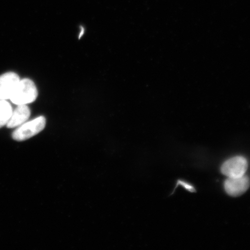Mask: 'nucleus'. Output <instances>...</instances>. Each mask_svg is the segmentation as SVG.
I'll use <instances>...</instances> for the list:
<instances>
[{
  "instance_id": "nucleus-1",
  "label": "nucleus",
  "mask_w": 250,
  "mask_h": 250,
  "mask_svg": "<svg viewBox=\"0 0 250 250\" xmlns=\"http://www.w3.org/2000/svg\"><path fill=\"white\" fill-rule=\"evenodd\" d=\"M38 90L33 81L28 78L20 80L11 96V101L16 105H27L36 101Z\"/></svg>"
},
{
  "instance_id": "nucleus-2",
  "label": "nucleus",
  "mask_w": 250,
  "mask_h": 250,
  "mask_svg": "<svg viewBox=\"0 0 250 250\" xmlns=\"http://www.w3.org/2000/svg\"><path fill=\"white\" fill-rule=\"evenodd\" d=\"M45 125L46 119L42 116L26 122L14 131L12 133V138L18 142L29 139L42 132Z\"/></svg>"
},
{
  "instance_id": "nucleus-3",
  "label": "nucleus",
  "mask_w": 250,
  "mask_h": 250,
  "mask_svg": "<svg viewBox=\"0 0 250 250\" xmlns=\"http://www.w3.org/2000/svg\"><path fill=\"white\" fill-rule=\"evenodd\" d=\"M248 167V161L245 158L235 156L225 162L222 166L221 172L228 178L239 177L245 176Z\"/></svg>"
},
{
  "instance_id": "nucleus-4",
  "label": "nucleus",
  "mask_w": 250,
  "mask_h": 250,
  "mask_svg": "<svg viewBox=\"0 0 250 250\" xmlns=\"http://www.w3.org/2000/svg\"><path fill=\"white\" fill-rule=\"evenodd\" d=\"M20 80V76L14 72H8L0 76V100L10 99Z\"/></svg>"
},
{
  "instance_id": "nucleus-5",
  "label": "nucleus",
  "mask_w": 250,
  "mask_h": 250,
  "mask_svg": "<svg viewBox=\"0 0 250 250\" xmlns=\"http://www.w3.org/2000/svg\"><path fill=\"white\" fill-rule=\"evenodd\" d=\"M250 185L248 177L228 178L224 184L225 189L230 196L237 197L243 194L249 189Z\"/></svg>"
},
{
  "instance_id": "nucleus-6",
  "label": "nucleus",
  "mask_w": 250,
  "mask_h": 250,
  "mask_svg": "<svg viewBox=\"0 0 250 250\" xmlns=\"http://www.w3.org/2000/svg\"><path fill=\"white\" fill-rule=\"evenodd\" d=\"M30 114V109L27 105H18V107L12 111L11 117L6 126L8 128L20 126L26 123Z\"/></svg>"
},
{
  "instance_id": "nucleus-7",
  "label": "nucleus",
  "mask_w": 250,
  "mask_h": 250,
  "mask_svg": "<svg viewBox=\"0 0 250 250\" xmlns=\"http://www.w3.org/2000/svg\"><path fill=\"white\" fill-rule=\"evenodd\" d=\"M12 111V106L7 100H0V128L7 125Z\"/></svg>"
},
{
  "instance_id": "nucleus-8",
  "label": "nucleus",
  "mask_w": 250,
  "mask_h": 250,
  "mask_svg": "<svg viewBox=\"0 0 250 250\" xmlns=\"http://www.w3.org/2000/svg\"><path fill=\"white\" fill-rule=\"evenodd\" d=\"M179 184H180L181 186H182L183 187L185 188L187 190H189V191L190 192L195 191V189L194 188H193L192 186H190V184L184 182V181H179Z\"/></svg>"
},
{
  "instance_id": "nucleus-9",
  "label": "nucleus",
  "mask_w": 250,
  "mask_h": 250,
  "mask_svg": "<svg viewBox=\"0 0 250 250\" xmlns=\"http://www.w3.org/2000/svg\"><path fill=\"white\" fill-rule=\"evenodd\" d=\"M83 33H84V29L83 28L82 31H81V33L80 35V38L79 39H80L81 37H82V36L83 35Z\"/></svg>"
}]
</instances>
